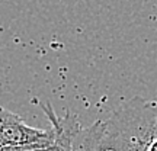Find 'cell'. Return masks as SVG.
Segmentation results:
<instances>
[{
    "label": "cell",
    "mask_w": 157,
    "mask_h": 151,
    "mask_svg": "<svg viewBox=\"0 0 157 151\" xmlns=\"http://www.w3.org/2000/svg\"><path fill=\"white\" fill-rule=\"evenodd\" d=\"M3 109H5V108H2V106H0V116H2V112H3Z\"/></svg>",
    "instance_id": "5b68a950"
},
{
    "label": "cell",
    "mask_w": 157,
    "mask_h": 151,
    "mask_svg": "<svg viewBox=\"0 0 157 151\" xmlns=\"http://www.w3.org/2000/svg\"><path fill=\"white\" fill-rule=\"evenodd\" d=\"M157 138V102L134 96L103 121L99 151H150Z\"/></svg>",
    "instance_id": "6da1fadb"
},
{
    "label": "cell",
    "mask_w": 157,
    "mask_h": 151,
    "mask_svg": "<svg viewBox=\"0 0 157 151\" xmlns=\"http://www.w3.org/2000/svg\"><path fill=\"white\" fill-rule=\"evenodd\" d=\"M56 145L52 128H32L16 113L3 109L0 116V147L16 148H48Z\"/></svg>",
    "instance_id": "7a4b0ae2"
},
{
    "label": "cell",
    "mask_w": 157,
    "mask_h": 151,
    "mask_svg": "<svg viewBox=\"0 0 157 151\" xmlns=\"http://www.w3.org/2000/svg\"><path fill=\"white\" fill-rule=\"evenodd\" d=\"M16 147H0V151H15Z\"/></svg>",
    "instance_id": "277c9868"
},
{
    "label": "cell",
    "mask_w": 157,
    "mask_h": 151,
    "mask_svg": "<svg viewBox=\"0 0 157 151\" xmlns=\"http://www.w3.org/2000/svg\"><path fill=\"white\" fill-rule=\"evenodd\" d=\"M15 151H61L57 145L48 147V148H16Z\"/></svg>",
    "instance_id": "3957f363"
}]
</instances>
